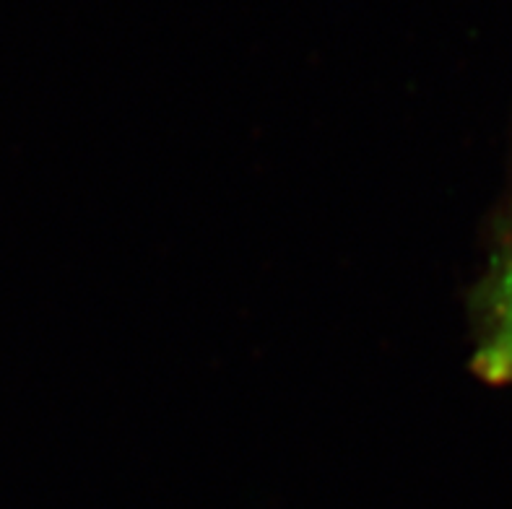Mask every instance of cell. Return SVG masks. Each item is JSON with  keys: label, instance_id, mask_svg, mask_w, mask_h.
Returning <instances> with one entry per match:
<instances>
[{"label": "cell", "instance_id": "1", "mask_svg": "<svg viewBox=\"0 0 512 509\" xmlns=\"http://www.w3.org/2000/svg\"><path fill=\"white\" fill-rule=\"evenodd\" d=\"M476 361L494 382L512 385V187L497 216L487 271L476 289Z\"/></svg>", "mask_w": 512, "mask_h": 509}]
</instances>
